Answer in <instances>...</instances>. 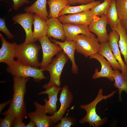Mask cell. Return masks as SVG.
Returning <instances> with one entry per match:
<instances>
[{
    "label": "cell",
    "mask_w": 127,
    "mask_h": 127,
    "mask_svg": "<svg viewBox=\"0 0 127 127\" xmlns=\"http://www.w3.org/2000/svg\"><path fill=\"white\" fill-rule=\"evenodd\" d=\"M13 78V98L9 108L2 114L5 116L10 114L13 115L16 117H20L24 118L26 113L24 98L26 91V84L29 78L14 76Z\"/></svg>",
    "instance_id": "1"
},
{
    "label": "cell",
    "mask_w": 127,
    "mask_h": 127,
    "mask_svg": "<svg viewBox=\"0 0 127 127\" xmlns=\"http://www.w3.org/2000/svg\"><path fill=\"white\" fill-rule=\"evenodd\" d=\"M118 90L114 91L107 95H104L102 89H100L96 97L92 101L86 104L80 105V108L85 110L86 113L84 117L79 120V123L82 124L87 123L90 127H99L103 125L106 122L107 118L105 117L102 119L97 114L96 111L97 105L103 100H105L112 96Z\"/></svg>",
    "instance_id": "2"
},
{
    "label": "cell",
    "mask_w": 127,
    "mask_h": 127,
    "mask_svg": "<svg viewBox=\"0 0 127 127\" xmlns=\"http://www.w3.org/2000/svg\"><path fill=\"white\" fill-rule=\"evenodd\" d=\"M41 47L34 42L17 44L15 57L21 63L36 68L40 66L38 55Z\"/></svg>",
    "instance_id": "3"
},
{
    "label": "cell",
    "mask_w": 127,
    "mask_h": 127,
    "mask_svg": "<svg viewBox=\"0 0 127 127\" xmlns=\"http://www.w3.org/2000/svg\"><path fill=\"white\" fill-rule=\"evenodd\" d=\"M8 66L7 71L13 76L25 78L31 77L36 82L47 78L44 74V70L24 64L17 60H14Z\"/></svg>",
    "instance_id": "4"
},
{
    "label": "cell",
    "mask_w": 127,
    "mask_h": 127,
    "mask_svg": "<svg viewBox=\"0 0 127 127\" xmlns=\"http://www.w3.org/2000/svg\"><path fill=\"white\" fill-rule=\"evenodd\" d=\"M69 59L66 54L62 51L56 55L55 58L52 59L46 69L49 73L50 80L48 83L43 86L44 88L52 85L60 87L62 72Z\"/></svg>",
    "instance_id": "5"
},
{
    "label": "cell",
    "mask_w": 127,
    "mask_h": 127,
    "mask_svg": "<svg viewBox=\"0 0 127 127\" xmlns=\"http://www.w3.org/2000/svg\"><path fill=\"white\" fill-rule=\"evenodd\" d=\"M76 51L85 58L97 54L100 48L99 41L96 37H90L79 34L75 38Z\"/></svg>",
    "instance_id": "6"
},
{
    "label": "cell",
    "mask_w": 127,
    "mask_h": 127,
    "mask_svg": "<svg viewBox=\"0 0 127 127\" xmlns=\"http://www.w3.org/2000/svg\"><path fill=\"white\" fill-rule=\"evenodd\" d=\"M48 38L47 36H44L37 40L40 44L43 53L40 67V68L45 71L51 62L53 56L63 51L59 45L52 42Z\"/></svg>",
    "instance_id": "7"
},
{
    "label": "cell",
    "mask_w": 127,
    "mask_h": 127,
    "mask_svg": "<svg viewBox=\"0 0 127 127\" xmlns=\"http://www.w3.org/2000/svg\"><path fill=\"white\" fill-rule=\"evenodd\" d=\"M108 23L106 15L104 14L100 17L95 16L89 24L88 29L89 31L95 34L100 43L108 41L109 35L106 29Z\"/></svg>",
    "instance_id": "8"
},
{
    "label": "cell",
    "mask_w": 127,
    "mask_h": 127,
    "mask_svg": "<svg viewBox=\"0 0 127 127\" xmlns=\"http://www.w3.org/2000/svg\"><path fill=\"white\" fill-rule=\"evenodd\" d=\"M73 99L72 94L68 86L64 85L61 89L60 95V108L54 114L49 116L51 120L54 124L58 122L63 117L67 109L71 104Z\"/></svg>",
    "instance_id": "9"
},
{
    "label": "cell",
    "mask_w": 127,
    "mask_h": 127,
    "mask_svg": "<svg viewBox=\"0 0 127 127\" xmlns=\"http://www.w3.org/2000/svg\"><path fill=\"white\" fill-rule=\"evenodd\" d=\"M34 17L33 13L26 12L16 15L12 18L14 22L21 25L25 31L26 38L24 42V43L35 41L32 30Z\"/></svg>",
    "instance_id": "10"
},
{
    "label": "cell",
    "mask_w": 127,
    "mask_h": 127,
    "mask_svg": "<svg viewBox=\"0 0 127 127\" xmlns=\"http://www.w3.org/2000/svg\"><path fill=\"white\" fill-rule=\"evenodd\" d=\"M95 16L90 10L77 13L64 15L57 18L63 24L71 23L89 25Z\"/></svg>",
    "instance_id": "11"
},
{
    "label": "cell",
    "mask_w": 127,
    "mask_h": 127,
    "mask_svg": "<svg viewBox=\"0 0 127 127\" xmlns=\"http://www.w3.org/2000/svg\"><path fill=\"white\" fill-rule=\"evenodd\" d=\"M35 110L29 113L28 115L30 120L33 121L37 127H48L55 126L50 116L47 115L42 105L36 102L34 103Z\"/></svg>",
    "instance_id": "12"
},
{
    "label": "cell",
    "mask_w": 127,
    "mask_h": 127,
    "mask_svg": "<svg viewBox=\"0 0 127 127\" xmlns=\"http://www.w3.org/2000/svg\"><path fill=\"white\" fill-rule=\"evenodd\" d=\"M45 91L40 92L39 95L47 94L48 95V100L45 99L44 105L45 112L53 115L57 111V102L58 100L57 95L59 91L61 90L60 87L52 85L45 87Z\"/></svg>",
    "instance_id": "13"
},
{
    "label": "cell",
    "mask_w": 127,
    "mask_h": 127,
    "mask_svg": "<svg viewBox=\"0 0 127 127\" xmlns=\"http://www.w3.org/2000/svg\"><path fill=\"white\" fill-rule=\"evenodd\" d=\"M88 26V25L85 24H63L66 37L65 40L68 41L74 40L76 36L79 34H84L90 37H95L94 34L89 31Z\"/></svg>",
    "instance_id": "14"
},
{
    "label": "cell",
    "mask_w": 127,
    "mask_h": 127,
    "mask_svg": "<svg viewBox=\"0 0 127 127\" xmlns=\"http://www.w3.org/2000/svg\"><path fill=\"white\" fill-rule=\"evenodd\" d=\"M89 59L96 60L101 66V70L99 71L98 69H95L92 79H95L101 77L106 78L111 81L114 80V70L108 61L103 57L97 53L90 56Z\"/></svg>",
    "instance_id": "15"
},
{
    "label": "cell",
    "mask_w": 127,
    "mask_h": 127,
    "mask_svg": "<svg viewBox=\"0 0 127 127\" xmlns=\"http://www.w3.org/2000/svg\"><path fill=\"white\" fill-rule=\"evenodd\" d=\"M0 37L2 43L0 49V62L4 63L8 66L14 60L17 44L15 42L11 43L8 42L1 33Z\"/></svg>",
    "instance_id": "16"
},
{
    "label": "cell",
    "mask_w": 127,
    "mask_h": 127,
    "mask_svg": "<svg viewBox=\"0 0 127 127\" xmlns=\"http://www.w3.org/2000/svg\"><path fill=\"white\" fill-rule=\"evenodd\" d=\"M119 33L116 30L112 31L109 35V44L116 59L120 64L121 68V74L124 76H127V67L123 61L119 50L118 42L119 39Z\"/></svg>",
    "instance_id": "17"
},
{
    "label": "cell",
    "mask_w": 127,
    "mask_h": 127,
    "mask_svg": "<svg viewBox=\"0 0 127 127\" xmlns=\"http://www.w3.org/2000/svg\"><path fill=\"white\" fill-rule=\"evenodd\" d=\"M47 25V36L63 41L66 39L63 24L57 18L51 17L46 21Z\"/></svg>",
    "instance_id": "18"
},
{
    "label": "cell",
    "mask_w": 127,
    "mask_h": 127,
    "mask_svg": "<svg viewBox=\"0 0 127 127\" xmlns=\"http://www.w3.org/2000/svg\"><path fill=\"white\" fill-rule=\"evenodd\" d=\"M50 40L61 47L72 63V72L75 74H77L78 70L75 62L74 57L75 52L76 49L75 41L74 40L70 41L65 40L64 42H61L54 39H50Z\"/></svg>",
    "instance_id": "19"
},
{
    "label": "cell",
    "mask_w": 127,
    "mask_h": 127,
    "mask_svg": "<svg viewBox=\"0 0 127 127\" xmlns=\"http://www.w3.org/2000/svg\"><path fill=\"white\" fill-rule=\"evenodd\" d=\"M47 0H37L31 6L26 7L24 10L26 12L34 13L44 20L48 19V13L47 10Z\"/></svg>",
    "instance_id": "20"
},
{
    "label": "cell",
    "mask_w": 127,
    "mask_h": 127,
    "mask_svg": "<svg viewBox=\"0 0 127 127\" xmlns=\"http://www.w3.org/2000/svg\"><path fill=\"white\" fill-rule=\"evenodd\" d=\"M100 44V48L98 54L107 60L113 70L118 69L121 71L120 65L115 57L109 47L108 41Z\"/></svg>",
    "instance_id": "21"
},
{
    "label": "cell",
    "mask_w": 127,
    "mask_h": 127,
    "mask_svg": "<svg viewBox=\"0 0 127 127\" xmlns=\"http://www.w3.org/2000/svg\"><path fill=\"white\" fill-rule=\"evenodd\" d=\"M33 35L35 41L44 36H47V25L45 21L36 14L34 15Z\"/></svg>",
    "instance_id": "22"
},
{
    "label": "cell",
    "mask_w": 127,
    "mask_h": 127,
    "mask_svg": "<svg viewBox=\"0 0 127 127\" xmlns=\"http://www.w3.org/2000/svg\"><path fill=\"white\" fill-rule=\"evenodd\" d=\"M119 34L118 45L120 52L123 56L125 63L127 67V31L120 22L116 29Z\"/></svg>",
    "instance_id": "23"
},
{
    "label": "cell",
    "mask_w": 127,
    "mask_h": 127,
    "mask_svg": "<svg viewBox=\"0 0 127 127\" xmlns=\"http://www.w3.org/2000/svg\"><path fill=\"white\" fill-rule=\"evenodd\" d=\"M100 3L101 2L99 1H95L87 4L79 6H71L69 5L61 11L58 17L64 15L77 13L91 10Z\"/></svg>",
    "instance_id": "24"
},
{
    "label": "cell",
    "mask_w": 127,
    "mask_h": 127,
    "mask_svg": "<svg viewBox=\"0 0 127 127\" xmlns=\"http://www.w3.org/2000/svg\"><path fill=\"white\" fill-rule=\"evenodd\" d=\"M47 3L49 9L48 18H58L61 11L69 5L67 0H48Z\"/></svg>",
    "instance_id": "25"
},
{
    "label": "cell",
    "mask_w": 127,
    "mask_h": 127,
    "mask_svg": "<svg viewBox=\"0 0 127 127\" xmlns=\"http://www.w3.org/2000/svg\"><path fill=\"white\" fill-rule=\"evenodd\" d=\"M114 79L115 82L114 86L119 91V101H122L121 94L122 91H125L127 94V76H123L118 69L114 70Z\"/></svg>",
    "instance_id": "26"
},
{
    "label": "cell",
    "mask_w": 127,
    "mask_h": 127,
    "mask_svg": "<svg viewBox=\"0 0 127 127\" xmlns=\"http://www.w3.org/2000/svg\"><path fill=\"white\" fill-rule=\"evenodd\" d=\"M108 24L112 31L116 30L117 27L120 22L115 4V0H112L111 5L105 14Z\"/></svg>",
    "instance_id": "27"
},
{
    "label": "cell",
    "mask_w": 127,
    "mask_h": 127,
    "mask_svg": "<svg viewBox=\"0 0 127 127\" xmlns=\"http://www.w3.org/2000/svg\"><path fill=\"white\" fill-rule=\"evenodd\" d=\"M116 9L121 20L127 19V0H115Z\"/></svg>",
    "instance_id": "28"
},
{
    "label": "cell",
    "mask_w": 127,
    "mask_h": 127,
    "mask_svg": "<svg viewBox=\"0 0 127 127\" xmlns=\"http://www.w3.org/2000/svg\"><path fill=\"white\" fill-rule=\"evenodd\" d=\"M112 0H104L102 3L93 8L90 10L95 16H101L106 13Z\"/></svg>",
    "instance_id": "29"
},
{
    "label": "cell",
    "mask_w": 127,
    "mask_h": 127,
    "mask_svg": "<svg viewBox=\"0 0 127 127\" xmlns=\"http://www.w3.org/2000/svg\"><path fill=\"white\" fill-rule=\"evenodd\" d=\"M60 122L55 126L56 127H70L74 125L76 123V119L74 118L66 115L62 118Z\"/></svg>",
    "instance_id": "30"
},
{
    "label": "cell",
    "mask_w": 127,
    "mask_h": 127,
    "mask_svg": "<svg viewBox=\"0 0 127 127\" xmlns=\"http://www.w3.org/2000/svg\"><path fill=\"white\" fill-rule=\"evenodd\" d=\"M4 118L0 120V127H10L12 126V123L16 117L13 115L8 114Z\"/></svg>",
    "instance_id": "31"
},
{
    "label": "cell",
    "mask_w": 127,
    "mask_h": 127,
    "mask_svg": "<svg viewBox=\"0 0 127 127\" xmlns=\"http://www.w3.org/2000/svg\"><path fill=\"white\" fill-rule=\"evenodd\" d=\"M0 31L5 34L8 39H11L14 37V36L10 32L6 27L4 18H0Z\"/></svg>",
    "instance_id": "32"
},
{
    "label": "cell",
    "mask_w": 127,
    "mask_h": 127,
    "mask_svg": "<svg viewBox=\"0 0 127 127\" xmlns=\"http://www.w3.org/2000/svg\"><path fill=\"white\" fill-rule=\"evenodd\" d=\"M23 118L20 117H16L12 123L11 127H25L26 125L23 121Z\"/></svg>",
    "instance_id": "33"
},
{
    "label": "cell",
    "mask_w": 127,
    "mask_h": 127,
    "mask_svg": "<svg viewBox=\"0 0 127 127\" xmlns=\"http://www.w3.org/2000/svg\"><path fill=\"white\" fill-rule=\"evenodd\" d=\"M13 2L12 7L15 10H17L24 4L30 3L28 0H12Z\"/></svg>",
    "instance_id": "34"
},
{
    "label": "cell",
    "mask_w": 127,
    "mask_h": 127,
    "mask_svg": "<svg viewBox=\"0 0 127 127\" xmlns=\"http://www.w3.org/2000/svg\"><path fill=\"white\" fill-rule=\"evenodd\" d=\"M70 5L77 4H84L94 1L96 0H67Z\"/></svg>",
    "instance_id": "35"
},
{
    "label": "cell",
    "mask_w": 127,
    "mask_h": 127,
    "mask_svg": "<svg viewBox=\"0 0 127 127\" xmlns=\"http://www.w3.org/2000/svg\"><path fill=\"white\" fill-rule=\"evenodd\" d=\"M11 100H10L8 101L3 103H1L0 105V112H2L4 108L11 101Z\"/></svg>",
    "instance_id": "36"
},
{
    "label": "cell",
    "mask_w": 127,
    "mask_h": 127,
    "mask_svg": "<svg viewBox=\"0 0 127 127\" xmlns=\"http://www.w3.org/2000/svg\"><path fill=\"white\" fill-rule=\"evenodd\" d=\"M36 127L35 123L32 121L31 120L29 123L26 125L25 127Z\"/></svg>",
    "instance_id": "37"
},
{
    "label": "cell",
    "mask_w": 127,
    "mask_h": 127,
    "mask_svg": "<svg viewBox=\"0 0 127 127\" xmlns=\"http://www.w3.org/2000/svg\"><path fill=\"white\" fill-rule=\"evenodd\" d=\"M120 22L127 31V19L125 20H121Z\"/></svg>",
    "instance_id": "38"
}]
</instances>
